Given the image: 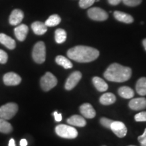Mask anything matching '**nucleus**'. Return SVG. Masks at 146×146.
I'll return each instance as SVG.
<instances>
[{"mask_svg": "<svg viewBox=\"0 0 146 146\" xmlns=\"http://www.w3.org/2000/svg\"><path fill=\"white\" fill-rule=\"evenodd\" d=\"M110 129L116 136L123 138L127 133V129L125 124L120 121H113L111 124Z\"/></svg>", "mask_w": 146, "mask_h": 146, "instance_id": "6e6552de", "label": "nucleus"}, {"mask_svg": "<svg viewBox=\"0 0 146 146\" xmlns=\"http://www.w3.org/2000/svg\"><path fill=\"white\" fill-rule=\"evenodd\" d=\"M141 146H146V140L145 141H142V142H141Z\"/></svg>", "mask_w": 146, "mask_h": 146, "instance_id": "4c0bfd02", "label": "nucleus"}, {"mask_svg": "<svg viewBox=\"0 0 146 146\" xmlns=\"http://www.w3.org/2000/svg\"><path fill=\"white\" fill-rule=\"evenodd\" d=\"M128 146H135V145H128Z\"/></svg>", "mask_w": 146, "mask_h": 146, "instance_id": "58836bf2", "label": "nucleus"}, {"mask_svg": "<svg viewBox=\"0 0 146 146\" xmlns=\"http://www.w3.org/2000/svg\"><path fill=\"white\" fill-rule=\"evenodd\" d=\"M29 32V28L26 25H18L14 29V34H15L16 37L20 41H25L26 39L27 33Z\"/></svg>", "mask_w": 146, "mask_h": 146, "instance_id": "4468645a", "label": "nucleus"}, {"mask_svg": "<svg viewBox=\"0 0 146 146\" xmlns=\"http://www.w3.org/2000/svg\"><path fill=\"white\" fill-rule=\"evenodd\" d=\"M58 80L52 73L47 72L43 76L40 81V84L42 89L45 91H48L56 86Z\"/></svg>", "mask_w": 146, "mask_h": 146, "instance_id": "423d86ee", "label": "nucleus"}, {"mask_svg": "<svg viewBox=\"0 0 146 146\" xmlns=\"http://www.w3.org/2000/svg\"><path fill=\"white\" fill-rule=\"evenodd\" d=\"M67 123L70 125L76 126V127H85L87 124L85 118L79 115H73L67 120Z\"/></svg>", "mask_w": 146, "mask_h": 146, "instance_id": "2eb2a0df", "label": "nucleus"}, {"mask_svg": "<svg viewBox=\"0 0 146 146\" xmlns=\"http://www.w3.org/2000/svg\"><path fill=\"white\" fill-rule=\"evenodd\" d=\"M12 131V126L7 120L0 118V132L8 134Z\"/></svg>", "mask_w": 146, "mask_h": 146, "instance_id": "393cba45", "label": "nucleus"}, {"mask_svg": "<svg viewBox=\"0 0 146 146\" xmlns=\"http://www.w3.org/2000/svg\"><path fill=\"white\" fill-rule=\"evenodd\" d=\"M18 106L15 103H8L0 107V118L10 120L15 116L18 112Z\"/></svg>", "mask_w": 146, "mask_h": 146, "instance_id": "39448f33", "label": "nucleus"}, {"mask_svg": "<svg viewBox=\"0 0 146 146\" xmlns=\"http://www.w3.org/2000/svg\"><path fill=\"white\" fill-rule=\"evenodd\" d=\"M3 83L7 86H16L21 82V77L16 73L10 72L4 74L3 77Z\"/></svg>", "mask_w": 146, "mask_h": 146, "instance_id": "1a4fd4ad", "label": "nucleus"}, {"mask_svg": "<svg viewBox=\"0 0 146 146\" xmlns=\"http://www.w3.org/2000/svg\"><path fill=\"white\" fill-rule=\"evenodd\" d=\"M66 32L62 29H58L55 31V40L57 43H62L66 40Z\"/></svg>", "mask_w": 146, "mask_h": 146, "instance_id": "b1692460", "label": "nucleus"}, {"mask_svg": "<svg viewBox=\"0 0 146 146\" xmlns=\"http://www.w3.org/2000/svg\"><path fill=\"white\" fill-rule=\"evenodd\" d=\"M89 17L96 21H104L108 18V14L105 10L100 8H92L87 12Z\"/></svg>", "mask_w": 146, "mask_h": 146, "instance_id": "0eeeda50", "label": "nucleus"}, {"mask_svg": "<svg viewBox=\"0 0 146 146\" xmlns=\"http://www.w3.org/2000/svg\"><path fill=\"white\" fill-rule=\"evenodd\" d=\"M100 52L93 47L78 45L70 49L67 52V56L70 59L77 62H91L99 57Z\"/></svg>", "mask_w": 146, "mask_h": 146, "instance_id": "f257e3e1", "label": "nucleus"}, {"mask_svg": "<svg viewBox=\"0 0 146 146\" xmlns=\"http://www.w3.org/2000/svg\"><path fill=\"white\" fill-rule=\"evenodd\" d=\"M80 112L84 117L87 118H94L96 115V110L89 103H85L80 106Z\"/></svg>", "mask_w": 146, "mask_h": 146, "instance_id": "f8f14e48", "label": "nucleus"}, {"mask_svg": "<svg viewBox=\"0 0 146 146\" xmlns=\"http://www.w3.org/2000/svg\"><path fill=\"white\" fill-rule=\"evenodd\" d=\"M24 18L23 12L19 9H16L12 11L9 18V22L10 25L13 26H17L23 21Z\"/></svg>", "mask_w": 146, "mask_h": 146, "instance_id": "9b49d317", "label": "nucleus"}, {"mask_svg": "<svg viewBox=\"0 0 146 146\" xmlns=\"http://www.w3.org/2000/svg\"><path fill=\"white\" fill-rule=\"evenodd\" d=\"M8 56L7 53L2 50H0V63L5 64L8 61Z\"/></svg>", "mask_w": 146, "mask_h": 146, "instance_id": "7c9ffc66", "label": "nucleus"}, {"mask_svg": "<svg viewBox=\"0 0 146 146\" xmlns=\"http://www.w3.org/2000/svg\"><path fill=\"white\" fill-rule=\"evenodd\" d=\"M118 94L121 98L125 99H131L134 96V91L129 87L123 86L120 87L118 90Z\"/></svg>", "mask_w": 146, "mask_h": 146, "instance_id": "412c9836", "label": "nucleus"}, {"mask_svg": "<svg viewBox=\"0 0 146 146\" xmlns=\"http://www.w3.org/2000/svg\"><path fill=\"white\" fill-rule=\"evenodd\" d=\"M20 145H21V146H27V145H28V142H27V141L25 139H23L21 140Z\"/></svg>", "mask_w": 146, "mask_h": 146, "instance_id": "f704fd0d", "label": "nucleus"}, {"mask_svg": "<svg viewBox=\"0 0 146 146\" xmlns=\"http://www.w3.org/2000/svg\"><path fill=\"white\" fill-rule=\"evenodd\" d=\"M0 43L10 50H14L16 47L15 41L4 33H0Z\"/></svg>", "mask_w": 146, "mask_h": 146, "instance_id": "dca6fc26", "label": "nucleus"}, {"mask_svg": "<svg viewBox=\"0 0 146 146\" xmlns=\"http://www.w3.org/2000/svg\"><path fill=\"white\" fill-rule=\"evenodd\" d=\"M82 77V74L79 71H74L69 76L65 83V89L66 90H71L77 85Z\"/></svg>", "mask_w": 146, "mask_h": 146, "instance_id": "9d476101", "label": "nucleus"}, {"mask_svg": "<svg viewBox=\"0 0 146 146\" xmlns=\"http://www.w3.org/2000/svg\"><path fill=\"white\" fill-rule=\"evenodd\" d=\"M96 0H80L79 5L81 8L86 9L94 4Z\"/></svg>", "mask_w": 146, "mask_h": 146, "instance_id": "bb28decb", "label": "nucleus"}, {"mask_svg": "<svg viewBox=\"0 0 146 146\" xmlns=\"http://www.w3.org/2000/svg\"><path fill=\"white\" fill-rule=\"evenodd\" d=\"M129 108L133 110H140L146 108V98H138L131 100L129 104Z\"/></svg>", "mask_w": 146, "mask_h": 146, "instance_id": "ddd939ff", "label": "nucleus"}, {"mask_svg": "<svg viewBox=\"0 0 146 146\" xmlns=\"http://www.w3.org/2000/svg\"><path fill=\"white\" fill-rule=\"evenodd\" d=\"M56 62L58 65L62 66L65 69H69L72 68V64L69 60L68 58H66L63 56H58L56 58Z\"/></svg>", "mask_w": 146, "mask_h": 146, "instance_id": "5701e85b", "label": "nucleus"}, {"mask_svg": "<svg viewBox=\"0 0 146 146\" xmlns=\"http://www.w3.org/2000/svg\"><path fill=\"white\" fill-rule=\"evenodd\" d=\"M116 96L112 93H106L100 97V102L103 105H110L116 102Z\"/></svg>", "mask_w": 146, "mask_h": 146, "instance_id": "aec40b11", "label": "nucleus"}, {"mask_svg": "<svg viewBox=\"0 0 146 146\" xmlns=\"http://www.w3.org/2000/svg\"><path fill=\"white\" fill-rule=\"evenodd\" d=\"M143 45L144 48H145V50H146V39H145L143 41Z\"/></svg>", "mask_w": 146, "mask_h": 146, "instance_id": "e433bc0d", "label": "nucleus"}, {"mask_svg": "<svg viewBox=\"0 0 146 146\" xmlns=\"http://www.w3.org/2000/svg\"><path fill=\"white\" fill-rule=\"evenodd\" d=\"M114 120L108 119V118H102L100 119V123L102 126H104V127H106L108 129H110L111 124L113 123Z\"/></svg>", "mask_w": 146, "mask_h": 146, "instance_id": "c85d7f7f", "label": "nucleus"}, {"mask_svg": "<svg viewBox=\"0 0 146 146\" xmlns=\"http://www.w3.org/2000/svg\"><path fill=\"white\" fill-rule=\"evenodd\" d=\"M34 61L37 64H42L45 62L46 58V49L43 41L37 42L33 47L32 53Z\"/></svg>", "mask_w": 146, "mask_h": 146, "instance_id": "20e7f679", "label": "nucleus"}, {"mask_svg": "<svg viewBox=\"0 0 146 146\" xmlns=\"http://www.w3.org/2000/svg\"><path fill=\"white\" fill-rule=\"evenodd\" d=\"M31 28L35 33L38 35H42L45 34L47 31V27L45 25V24L39 21L35 22L33 23Z\"/></svg>", "mask_w": 146, "mask_h": 146, "instance_id": "a211bd4d", "label": "nucleus"}, {"mask_svg": "<svg viewBox=\"0 0 146 146\" xmlns=\"http://www.w3.org/2000/svg\"><path fill=\"white\" fill-rule=\"evenodd\" d=\"M114 16L116 20L122 23L130 24L133 22V18L129 14L120 11H115L114 12Z\"/></svg>", "mask_w": 146, "mask_h": 146, "instance_id": "f3484780", "label": "nucleus"}, {"mask_svg": "<svg viewBox=\"0 0 146 146\" xmlns=\"http://www.w3.org/2000/svg\"><path fill=\"white\" fill-rule=\"evenodd\" d=\"M61 22V18L57 14H53L48 18V19L45 21V25L48 27H55L59 25Z\"/></svg>", "mask_w": 146, "mask_h": 146, "instance_id": "a878e982", "label": "nucleus"}, {"mask_svg": "<svg viewBox=\"0 0 146 146\" xmlns=\"http://www.w3.org/2000/svg\"><path fill=\"white\" fill-rule=\"evenodd\" d=\"M132 70L129 67L124 66L117 63L110 65L104 73V76L108 81L123 83L131 78Z\"/></svg>", "mask_w": 146, "mask_h": 146, "instance_id": "f03ea898", "label": "nucleus"}, {"mask_svg": "<svg viewBox=\"0 0 146 146\" xmlns=\"http://www.w3.org/2000/svg\"><path fill=\"white\" fill-rule=\"evenodd\" d=\"M145 140H146V129H145V131H144L143 134L141 135H140L138 137V141H139L140 143L143 141H145Z\"/></svg>", "mask_w": 146, "mask_h": 146, "instance_id": "473e14b6", "label": "nucleus"}, {"mask_svg": "<svg viewBox=\"0 0 146 146\" xmlns=\"http://www.w3.org/2000/svg\"><path fill=\"white\" fill-rule=\"evenodd\" d=\"M56 134L60 137L65 139H74L78 136V132L75 128L66 125H59L55 129Z\"/></svg>", "mask_w": 146, "mask_h": 146, "instance_id": "7ed1b4c3", "label": "nucleus"}, {"mask_svg": "<svg viewBox=\"0 0 146 146\" xmlns=\"http://www.w3.org/2000/svg\"><path fill=\"white\" fill-rule=\"evenodd\" d=\"M136 91L139 95L144 96L146 95V78L141 77L136 84Z\"/></svg>", "mask_w": 146, "mask_h": 146, "instance_id": "4be33fe9", "label": "nucleus"}, {"mask_svg": "<svg viewBox=\"0 0 146 146\" xmlns=\"http://www.w3.org/2000/svg\"><path fill=\"white\" fill-rule=\"evenodd\" d=\"M94 86L100 92H104L108 88V85L106 82L101 78L98 76H95L92 79Z\"/></svg>", "mask_w": 146, "mask_h": 146, "instance_id": "6ab92c4d", "label": "nucleus"}, {"mask_svg": "<svg viewBox=\"0 0 146 146\" xmlns=\"http://www.w3.org/2000/svg\"><path fill=\"white\" fill-rule=\"evenodd\" d=\"M54 118H55V120H56V121L57 122H60L62 119V114H58V113L56 112H54Z\"/></svg>", "mask_w": 146, "mask_h": 146, "instance_id": "2f4dec72", "label": "nucleus"}, {"mask_svg": "<svg viewBox=\"0 0 146 146\" xmlns=\"http://www.w3.org/2000/svg\"><path fill=\"white\" fill-rule=\"evenodd\" d=\"M142 0H122L123 3L128 6L134 7L139 5L141 3Z\"/></svg>", "mask_w": 146, "mask_h": 146, "instance_id": "cd10ccee", "label": "nucleus"}, {"mask_svg": "<svg viewBox=\"0 0 146 146\" xmlns=\"http://www.w3.org/2000/svg\"><path fill=\"white\" fill-rule=\"evenodd\" d=\"M122 0H108V3L112 5H116L121 2Z\"/></svg>", "mask_w": 146, "mask_h": 146, "instance_id": "72a5a7b5", "label": "nucleus"}, {"mask_svg": "<svg viewBox=\"0 0 146 146\" xmlns=\"http://www.w3.org/2000/svg\"><path fill=\"white\" fill-rule=\"evenodd\" d=\"M137 122H146V112H141L135 116Z\"/></svg>", "mask_w": 146, "mask_h": 146, "instance_id": "c756f323", "label": "nucleus"}, {"mask_svg": "<svg viewBox=\"0 0 146 146\" xmlns=\"http://www.w3.org/2000/svg\"><path fill=\"white\" fill-rule=\"evenodd\" d=\"M8 146H16L15 141H14V139H11L10 140V141H9V143H8Z\"/></svg>", "mask_w": 146, "mask_h": 146, "instance_id": "c9c22d12", "label": "nucleus"}]
</instances>
